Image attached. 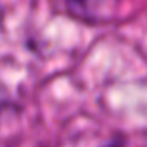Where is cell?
<instances>
[{
	"label": "cell",
	"instance_id": "obj_1",
	"mask_svg": "<svg viewBox=\"0 0 147 147\" xmlns=\"http://www.w3.org/2000/svg\"><path fill=\"white\" fill-rule=\"evenodd\" d=\"M5 106H9V94H7L5 87L0 83V109H4Z\"/></svg>",
	"mask_w": 147,
	"mask_h": 147
},
{
	"label": "cell",
	"instance_id": "obj_2",
	"mask_svg": "<svg viewBox=\"0 0 147 147\" xmlns=\"http://www.w3.org/2000/svg\"><path fill=\"white\" fill-rule=\"evenodd\" d=\"M102 147H125V140H123L121 137H116L114 140H111L109 144H106V145H102Z\"/></svg>",
	"mask_w": 147,
	"mask_h": 147
}]
</instances>
